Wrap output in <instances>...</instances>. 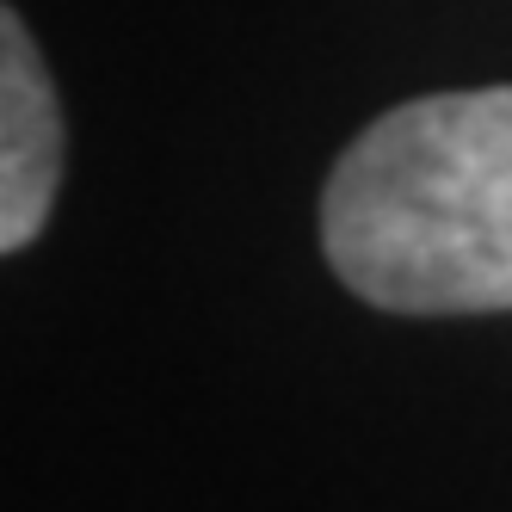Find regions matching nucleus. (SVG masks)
<instances>
[{
	"instance_id": "f03ea898",
	"label": "nucleus",
	"mask_w": 512,
	"mask_h": 512,
	"mask_svg": "<svg viewBox=\"0 0 512 512\" xmlns=\"http://www.w3.org/2000/svg\"><path fill=\"white\" fill-rule=\"evenodd\" d=\"M0 50H7L0 62V247L19 253L56 204L62 105L19 13L0 19Z\"/></svg>"
},
{
	"instance_id": "f257e3e1",
	"label": "nucleus",
	"mask_w": 512,
	"mask_h": 512,
	"mask_svg": "<svg viewBox=\"0 0 512 512\" xmlns=\"http://www.w3.org/2000/svg\"><path fill=\"white\" fill-rule=\"evenodd\" d=\"M321 247L395 315L512 309V87L383 112L321 192Z\"/></svg>"
}]
</instances>
